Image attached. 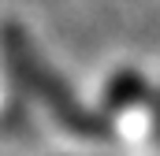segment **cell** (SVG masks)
<instances>
[{"label":"cell","instance_id":"obj_1","mask_svg":"<svg viewBox=\"0 0 160 156\" xmlns=\"http://www.w3.org/2000/svg\"><path fill=\"white\" fill-rule=\"evenodd\" d=\"M0 48H4L15 78L30 89V97H38L41 104L56 115V123H63L75 134H89V138H101L104 134V119L93 115L86 104L75 100V93L67 89V82L41 60V52L34 48V41L26 37V30L19 22H4L0 26Z\"/></svg>","mask_w":160,"mask_h":156}]
</instances>
